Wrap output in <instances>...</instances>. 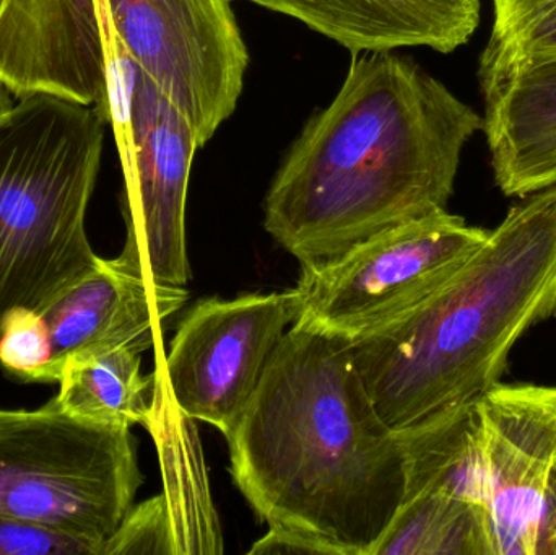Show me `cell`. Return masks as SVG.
<instances>
[{
    "label": "cell",
    "mask_w": 556,
    "mask_h": 555,
    "mask_svg": "<svg viewBox=\"0 0 556 555\" xmlns=\"http://www.w3.org/2000/svg\"><path fill=\"white\" fill-rule=\"evenodd\" d=\"M352 52L329 106L291 143L264 202L267 234L304 264L447 209L483 117L417 62Z\"/></svg>",
    "instance_id": "6da1fadb"
},
{
    "label": "cell",
    "mask_w": 556,
    "mask_h": 555,
    "mask_svg": "<svg viewBox=\"0 0 556 555\" xmlns=\"http://www.w3.org/2000/svg\"><path fill=\"white\" fill-rule=\"evenodd\" d=\"M235 484L269 527L372 555L405 495L401 436L349 341L291 326L230 436Z\"/></svg>",
    "instance_id": "7a4b0ae2"
},
{
    "label": "cell",
    "mask_w": 556,
    "mask_h": 555,
    "mask_svg": "<svg viewBox=\"0 0 556 555\" xmlns=\"http://www.w3.org/2000/svg\"><path fill=\"white\" fill-rule=\"evenodd\" d=\"M556 316V185L513 205L482 247L394 321L349 342L394 432L500 383L516 342Z\"/></svg>",
    "instance_id": "3957f363"
},
{
    "label": "cell",
    "mask_w": 556,
    "mask_h": 555,
    "mask_svg": "<svg viewBox=\"0 0 556 555\" xmlns=\"http://www.w3.org/2000/svg\"><path fill=\"white\" fill-rule=\"evenodd\" d=\"M106 124L49 93L0 116V336L12 313H41L97 266L85 220Z\"/></svg>",
    "instance_id": "277c9868"
},
{
    "label": "cell",
    "mask_w": 556,
    "mask_h": 555,
    "mask_svg": "<svg viewBox=\"0 0 556 555\" xmlns=\"http://www.w3.org/2000/svg\"><path fill=\"white\" fill-rule=\"evenodd\" d=\"M142 484L130 429L75 419L55 396L36 409L0 407V517L78 534L103 554Z\"/></svg>",
    "instance_id": "5b68a950"
},
{
    "label": "cell",
    "mask_w": 556,
    "mask_h": 555,
    "mask_svg": "<svg viewBox=\"0 0 556 555\" xmlns=\"http://www.w3.org/2000/svg\"><path fill=\"white\" fill-rule=\"evenodd\" d=\"M489 237L447 209L379 231L332 260L301 266L293 326L352 342L446 282Z\"/></svg>",
    "instance_id": "8992f818"
},
{
    "label": "cell",
    "mask_w": 556,
    "mask_h": 555,
    "mask_svg": "<svg viewBox=\"0 0 556 555\" xmlns=\"http://www.w3.org/2000/svg\"><path fill=\"white\" fill-rule=\"evenodd\" d=\"M143 74L185 114L204 147L243 93L250 52L233 0H103Z\"/></svg>",
    "instance_id": "52a82bcc"
},
{
    "label": "cell",
    "mask_w": 556,
    "mask_h": 555,
    "mask_svg": "<svg viewBox=\"0 0 556 555\" xmlns=\"http://www.w3.org/2000/svg\"><path fill=\"white\" fill-rule=\"evenodd\" d=\"M300 310L296 289L195 303L163 367L175 406L230 436Z\"/></svg>",
    "instance_id": "ba28073f"
},
{
    "label": "cell",
    "mask_w": 556,
    "mask_h": 555,
    "mask_svg": "<svg viewBox=\"0 0 556 555\" xmlns=\"http://www.w3.org/2000/svg\"><path fill=\"white\" fill-rule=\"evenodd\" d=\"M129 146L119 152L124 175L123 250L150 280L186 287L191 279L186 202L195 152L202 149L185 114L140 71Z\"/></svg>",
    "instance_id": "9c48e42d"
},
{
    "label": "cell",
    "mask_w": 556,
    "mask_h": 555,
    "mask_svg": "<svg viewBox=\"0 0 556 555\" xmlns=\"http://www.w3.org/2000/svg\"><path fill=\"white\" fill-rule=\"evenodd\" d=\"M188 300L186 287L153 282L126 251L113 260L100 256L84 279L38 313L45 341L38 383H58L74 355L116 348L143 354L155 349Z\"/></svg>",
    "instance_id": "30bf717a"
},
{
    "label": "cell",
    "mask_w": 556,
    "mask_h": 555,
    "mask_svg": "<svg viewBox=\"0 0 556 555\" xmlns=\"http://www.w3.org/2000/svg\"><path fill=\"white\" fill-rule=\"evenodd\" d=\"M477 403L496 555H534L556 469V388L496 383Z\"/></svg>",
    "instance_id": "8fae6325"
},
{
    "label": "cell",
    "mask_w": 556,
    "mask_h": 555,
    "mask_svg": "<svg viewBox=\"0 0 556 555\" xmlns=\"http://www.w3.org/2000/svg\"><path fill=\"white\" fill-rule=\"evenodd\" d=\"M0 81L16 97L55 94L106 117L98 0H0Z\"/></svg>",
    "instance_id": "7c38bea8"
},
{
    "label": "cell",
    "mask_w": 556,
    "mask_h": 555,
    "mask_svg": "<svg viewBox=\"0 0 556 555\" xmlns=\"http://www.w3.org/2000/svg\"><path fill=\"white\" fill-rule=\"evenodd\" d=\"M248 2L300 20L350 52L430 48L450 54L469 42L480 22V0Z\"/></svg>",
    "instance_id": "4fadbf2b"
},
{
    "label": "cell",
    "mask_w": 556,
    "mask_h": 555,
    "mask_svg": "<svg viewBox=\"0 0 556 555\" xmlns=\"http://www.w3.org/2000/svg\"><path fill=\"white\" fill-rule=\"evenodd\" d=\"M483 101V133L503 194L525 199L555 186L556 62L518 75Z\"/></svg>",
    "instance_id": "5bb4252c"
},
{
    "label": "cell",
    "mask_w": 556,
    "mask_h": 555,
    "mask_svg": "<svg viewBox=\"0 0 556 555\" xmlns=\"http://www.w3.org/2000/svg\"><path fill=\"white\" fill-rule=\"evenodd\" d=\"M477 401L399 432L405 458L404 499L441 494L486 507L482 419Z\"/></svg>",
    "instance_id": "9a60e30c"
},
{
    "label": "cell",
    "mask_w": 556,
    "mask_h": 555,
    "mask_svg": "<svg viewBox=\"0 0 556 555\" xmlns=\"http://www.w3.org/2000/svg\"><path fill=\"white\" fill-rule=\"evenodd\" d=\"M139 352L116 348L74 355L59 378V406L93 426L149 429L155 413V374L146 377Z\"/></svg>",
    "instance_id": "2e32d148"
},
{
    "label": "cell",
    "mask_w": 556,
    "mask_h": 555,
    "mask_svg": "<svg viewBox=\"0 0 556 555\" xmlns=\"http://www.w3.org/2000/svg\"><path fill=\"white\" fill-rule=\"evenodd\" d=\"M372 555H496L489 508L447 495H412Z\"/></svg>",
    "instance_id": "e0dca14e"
},
{
    "label": "cell",
    "mask_w": 556,
    "mask_h": 555,
    "mask_svg": "<svg viewBox=\"0 0 556 555\" xmlns=\"http://www.w3.org/2000/svg\"><path fill=\"white\" fill-rule=\"evenodd\" d=\"M492 2V31L479 62L483 98L525 72L556 62V0Z\"/></svg>",
    "instance_id": "ac0fdd59"
},
{
    "label": "cell",
    "mask_w": 556,
    "mask_h": 555,
    "mask_svg": "<svg viewBox=\"0 0 556 555\" xmlns=\"http://www.w3.org/2000/svg\"><path fill=\"white\" fill-rule=\"evenodd\" d=\"M175 528L163 494L132 505L117 530L108 538L101 555H175Z\"/></svg>",
    "instance_id": "d6986e66"
},
{
    "label": "cell",
    "mask_w": 556,
    "mask_h": 555,
    "mask_svg": "<svg viewBox=\"0 0 556 555\" xmlns=\"http://www.w3.org/2000/svg\"><path fill=\"white\" fill-rule=\"evenodd\" d=\"M0 555H101V546L48 525L0 517Z\"/></svg>",
    "instance_id": "ffe728a7"
},
{
    "label": "cell",
    "mask_w": 556,
    "mask_h": 555,
    "mask_svg": "<svg viewBox=\"0 0 556 555\" xmlns=\"http://www.w3.org/2000/svg\"><path fill=\"white\" fill-rule=\"evenodd\" d=\"M251 555H340L336 547L309 534L285 528L269 527V531L250 550Z\"/></svg>",
    "instance_id": "44dd1931"
},
{
    "label": "cell",
    "mask_w": 556,
    "mask_h": 555,
    "mask_svg": "<svg viewBox=\"0 0 556 555\" xmlns=\"http://www.w3.org/2000/svg\"><path fill=\"white\" fill-rule=\"evenodd\" d=\"M534 555H556V469L539 512Z\"/></svg>",
    "instance_id": "7402d4cb"
},
{
    "label": "cell",
    "mask_w": 556,
    "mask_h": 555,
    "mask_svg": "<svg viewBox=\"0 0 556 555\" xmlns=\"http://www.w3.org/2000/svg\"><path fill=\"white\" fill-rule=\"evenodd\" d=\"M10 93H12V91H10L9 88L0 81V116H3L7 111L12 110L13 104H15L13 103V98Z\"/></svg>",
    "instance_id": "603a6c76"
}]
</instances>
